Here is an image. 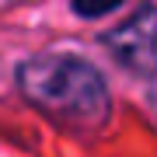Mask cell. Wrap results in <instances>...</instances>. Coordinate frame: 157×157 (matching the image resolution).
<instances>
[{"label": "cell", "mask_w": 157, "mask_h": 157, "mask_svg": "<svg viewBox=\"0 0 157 157\" xmlns=\"http://www.w3.org/2000/svg\"><path fill=\"white\" fill-rule=\"evenodd\" d=\"M25 98L45 115L77 129H94L108 115V91L91 63L67 52H42L17 67Z\"/></svg>", "instance_id": "obj_1"}, {"label": "cell", "mask_w": 157, "mask_h": 157, "mask_svg": "<svg viewBox=\"0 0 157 157\" xmlns=\"http://www.w3.org/2000/svg\"><path fill=\"white\" fill-rule=\"evenodd\" d=\"M105 45L122 67L136 73H150L157 67V7L143 4L133 17L105 35Z\"/></svg>", "instance_id": "obj_2"}, {"label": "cell", "mask_w": 157, "mask_h": 157, "mask_svg": "<svg viewBox=\"0 0 157 157\" xmlns=\"http://www.w3.org/2000/svg\"><path fill=\"white\" fill-rule=\"evenodd\" d=\"M119 4H122V0H73V11L80 17H101V14L115 11Z\"/></svg>", "instance_id": "obj_3"}, {"label": "cell", "mask_w": 157, "mask_h": 157, "mask_svg": "<svg viewBox=\"0 0 157 157\" xmlns=\"http://www.w3.org/2000/svg\"><path fill=\"white\" fill-rule=\"evenodd\" d=\"M154 108H157V91H154Z\"/></svg>", "instance_id": "obj_4"}]
</instances>
